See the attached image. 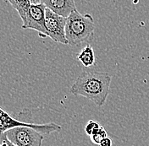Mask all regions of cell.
I'll return each instance as SVG.
<instances>
[{
    "label": "cell",
    "mask_w": 149,
    "mask_h": 146,
    "mask_svg": "<svg viewBox=\"0 0 149 146\" xmlns=\"http://www.w3.org/2000/svg\"><path fill=\"white\" fill-rule=\"evenodd\" d=\"M112 77L109 73L95 70H83L70 88L74 95H81L101 107L110 92Z\"/></svg>",
    "instance_id": "1"
},
{
    "label": "cell",
    "mask_w": 149,
    "mask_h": 146,
    "mask_svg": "<svg viewBox=\"0 0 149 146\" xmlns=\"http://www.w3.org/2000/svg\"><path fill=\"white\" fill-rule=\"evenodd\" d=\"M94 31V19L89 14L83 15L75 9L66 18L65 37L70 46H78L90 42Z\"/></svg>",
    "instance_id": "2"
},
{
    "label": "cell",
    "mask_w": 149,
    "mask_h": 146,
    "mask_svg": "<svg viewBox=\"0 0 149 146\" xmlns=\"http://www.w3.org/2000/svg\"><path fill=\"white\" fill-rule=\"evenodd\" d=\"M5 134L9 140L17 146H42L44 134L35 128L21 126L9 129Z\"/></svg>",
    "instance_id": "3"
},
{
    "label": "cell",
    "mask_w": 149,
    "mask_h": 146,
    "mask_svg": "<svg viewBox=\"0 0 149 146\" xmlns=\"http://www.w3.org/2000/svg\"><path fill=\"white\" fill-rule=\"evenodd\" d=\"M27 126L35 128L42 134H51L53 133L59 132L61 130V126L56 124L54 122H49L45 124H36L32 122H26L24 121H20L12 118L9 113H7L4 110L0 107V134L5 133L7 130L16 127Z\"/></svg>",
    "instance_id": "4"
},
{
    "label": "cell",
    "mask_w": 149,
    "mask_h": 146,
    "mask_svg": "<svg viewBox=\"0 0 149 146\" xmlns=\"http://www.w3.org/2000/svg\"><path fill=\"white\" fill-rule=\"evenodd\" d=\"M65 17H63L46 8L45 26L47 32V37H50L55 42L67 45L68 42L65 37Z\"/></svg>",
    "instance_id": "5"
},
{
    "label": "cell",
    "mask_w": 149,
    "mask_h": 146,
    "mask_svg": "<svg viewBox=\"0 0 149 146\" xmlns=\"http://www.w3.org/2000/svg\"><path fill=\"white\" fill-rule=\"evenodd\" d=\"M45 11L46 6L43 3L31 4L27 14L26 23L22 26V28L37 30L41 37H47L45 26Z\"/></svg>",
    "instance_id": "6"
},
{
    "label": "cell",
    "mask_w": 149,
    "mask_h": 146,
    "mask_svg": "<svg viewBox=\"0 0 149 146\" xmlns=\"http://www.w3.org/2000/svg\"><path fill=\"white\" fill-rule=\"evenodd\" d=\"M42 3L46 8L65 18L76 9L74 0H42Z\"/></svg>",
    "instance_id": "7"
},
{
    "label": "cell",
    "mask_w": 149,
    "mask_h": 146,
    "mask_svg": "<svg viewBox=\"0 0 149 146\" xmlns=\"http://www.w3.org/2000/svg\"><path fill=\"white\" fill-rule=\"evenodd\" d=\"M76 58L82 64L85 68H90L95 64V54L94 50L90 45L86 46L83 49L78 53Z\"/></svg>",
    "instance_id": "8"
},
{
    "label": "cell",
    "mask_w": 149,
    "mask_h": 146,
    "mask_svg": "<svg viewBox=\"0 0 149 146\" xmlns=\"http://www.w3.org/2000/svg\"><path fill=\"white\" fill-rule=\"evenodd\" d=\"M12 7L18 12L19 15L22 19V26L26 23L27 14L31 3L30 0H8Z\"/></svg>",
    "instance_id": "9"
},
{
    "label": "cell",
    "mask_w": 149,
    "mask_h": 146,
    "mask_svg": "<svg viewBox=\"0 0 149 146\" xmlns=\"http://www.w3.org/2000/svg\"><path fill=\"white\" fill-rule=\"evenodd\" d=\"M108 137V133L106 131V129L103 128L102 126H100V128L97 129L92 135H90L91 141L95 145H98L100 144V142L102 141L104 138Z\"/></svg>",
    "instance_id": "10"
},
{
    "label": "cell",
    "mask_w": 149,
    "mask_h": 146,
    "mask_svg": "<svg viewBox=\"0 0 149 146\" xmlns=\"http://www.w3.org/2000/svg\"><path fill=\"white\" fill-rule=\"evenodd\" d=\"M100 124L97 122H96V121H93V120H90L87 123H86V125L85 126V128H84V130H85V133L88 135V136H90V135H92L93 133L97 130V129H98V128H100Z\"/></svg>",
    "instance_id": "11"
},
{
    "label": "cell",
    "mask_w": 149,
    "mask_h": 146,
    "mask_svg": "<svg viewBox=\"0 0 149 146\" xmlns=\"http://www.w3.org/2000/svg\"><path fill=\"white\" fill-rule=\"evenodd\" d=\"M0 146H17L7 138L5 133L0 134Z\"/></svg>",
    "instance_id": "12"
},
{
    "label": "cell",
    "mask_w": 149,
    "mask_h": 146,
    "mask_svg": "<svg viewBox=\"0 0 149 146\" xmlns=\"http://www.w3.org/2000/svg\"><path fill=\"white\" fill-rule=\"evenodd\" d=\"M99 145L100 146H112L113 145V141H112V139L110 138L106 137V138H104L102 141L100 142Z\"/></svg>",
    "instance_id": "13"
},
{
    "label": "cell",
    "mask_w": 149,
    "mask_h": 146,
    "mask_svg": "<svg viewBox=\"0 0 149 146\" xmlns=\"http://www.w3.org/2000/svg\"><path fill=\"white\" fill-rule=\"evenodd\" d=\"M31 4H38L42 3V0H30Z\"/></svg>",
    "instance_id": "14"
}]
</instances>
